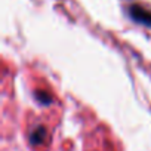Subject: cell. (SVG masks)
I'll return each instance as SVG.
<instances>
[{"mask_svg":"<svg viewBox=\"0 0 151 151\" xmlns=\"http://www.w3.org/2000/svg\"><path fill=\"white\" fill-rule=\"evenodd\" d=\"M36 98H37L43 105H47V104H50V102H52V98H50L46 92H37V93H36Z\"/></svg>","mask_w":151,"mask_h":151,"instance_id":"3957f363","label":"cell"},{"mask_svg":"<svg viewBox=\"0 0 151 151\" xmlns=\"http://www.w3.org/2000/svg\"><path fill=\"white\" fill-rule=\"evenodd\" d=\"M47 138V132L45 126H37L30 132V142L33 145H42Z\"/></svg>","mask_w":151,"mask_h":151,"instance_id":"7a4b0ae2","label":"cell"},{"mask_svg":"<svg viewBox=\"0 0 151 151\" xmlns=\"http://www.w3.org/2000/svg\"><path fill=\"white\" fill-rule=\"evenodd\" d=\"M129 15L130 18L138 22V24H142L145 27H151V12L139 5H132L129 8Z\"/></svg>","mask_w":151,"mask_h":151,"instance_id":"6da1fadb","label":"cell"}]
</instances>
